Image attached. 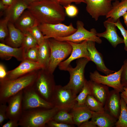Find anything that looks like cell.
I'll list each match as a JSON object with an SVG mask.
<instances>
[{
  "label": "cell",
  "mask_w": 127,
  "mask_h": 127,
  "mask_svg": "<svg viewBox=\"0 0 127 127\" xmlns=\"http://www.w3.org/2000/svg\"><path fill=\"white\" fill-rule=\"evenodd\" d=\"M8 19L5 17L0 21V41L4 43L5 39L8 34Z\"/></svg>",
  "instance_id": "obj_33"
},
{
  "label": "cell",
  "mask_w": 127,
  "mask_h": 127,
  "mask_svg": "<svg viewBox=\"0 0 127 127\" xmlns=\"http://www.w3.org/2000/svg\"><path fill=\"white\" fill-rule=\"evenodd\" d=\"M63 7L66 15L69 17H74L78 14V9L75 5L70 4Z\"/></svg>",
  "instance_id": "obj_37"
},
{
  "label": "cell",
  "mask_w": 127,
  "mask_h": 127,
  "mask_svg": "<svg viewBox=\"0 0 127 127\" xmlns=\"http://www.w3.org/2000/svg\"><path fill=\"white\" fill-rule=\"evenodd\" d=\"M97 126L91 120L86 121L82 123L79 127H97Z\"/></svg>",
  "instance_id": "obj_44"
},
{
  "label": "cell",
  "mask_w": 127,
  "mask_h": 127,
  "mask_svg": "<svg viewBox=\"0 0 127 127\" xmlns=\"http://www.w3.org/2000/svg\"><path fill=\"white\" fill-rule=\"evenodd\" d=\"M79 93L75 98V100L78 105H84L87 96L89 95H91L89 81L86 79L82 90Z\"/></svg>",
  "instance_id": "obj_31"
},
{
  "label": "cell",
  "mask_w": 127,
  "mask_h": 127,
  "mask_svg": "<svg viewBox=\"0 0 127 127\" xmlns=\"http://www.w3.org/2000/svg\"><path fill=\"white\" fill-rule=\"evenodd\" d=\"M40 24H56L65 20L64 7L57 2L41 0L31 4L27 9Z\"/></svg>",
  "instance_id": "obj_1"
},
{
  "label": "cell",
  "mask_w": 127,
  "mask_h": 127,
  "mask_svg": "<svg viewBox=\"0 0 127 127\" xmlns=\"http://www.w3.org/2000/svg\"><path fill=\"white\" fill-rule=\"evenodd\" d=\"M122 70L121 75V83L123 87H127V59L123 61L122 66Z\"/></svg>",
  "instance_id": "obj_38"
},
{
  "label": "cell",
  "mask_w": 127,
  "mask_h": 127,
  "mask_svg": "<svg viewBox=\"0 0 127 127\" xmlns=\"http://www.w3.org/2000/svg\"><path fill=\"white\" fill-rule=\"evenodd\" d=\"M91 121L97 127H112L117 120L105 110L102 112L93 111Z\"/></svg>",
  "instance_id": "obj_23"
},
{
  "label": "cell",
  "mask_w": 127,
  "mask_h": 127,
  "mask_svg": "<svg viewBox=\"0 0 127 127\" xmlns=\"http://www.w3.org/2000/svg\"><path fill=\"white\" fill-rule=\"evenodd\" d=\"M89 61L86 58H80L77 60L75 67H72L70 65L67 68L66 71H68L70 75V79L68 83L64 86L71 90L77 95L83 86L86 79L84 75L85 68Z\"/></svg>",
  "instance_id": "obj_6"
},
{
  "label": "cell",
  "mask_w": 127,
  "mask_h": 127,
  "mask_svg": "<svg viewBox=\"0 0 127 127\" xmlns=\"http://www.w3.org/2000/svg\"><path fill=\"white\" fill-rule=\"evenodd\" d=\"M103 23L106 28L105 31L101 33H98L97 36L99 37H103L106 39L114 48H116L119 44L124 43L123 39L119 36L117 34L115 22L111 18H107Z\"/></svg>",
  "instance_id": "obj_16"
},
{
  "label": "cell",
  "mask_w": 127,
  "mask_h": 127,
  "mask_svg": "<svg viewBox=\"0 0 127 127\" xmlns=\"http://www.w3.org/2000/svg\"><path fill=\"white\" fill-rule=\"evenodd\" d=\"M46 126L49 127H74L73 125L59 123L52 119L50 120L47 123Z\"/></svg>",
  "instance_id": "obj_40"
},
{
  "label": "cell",
  "mask_w": 127,
  "mask_h": 127,
  "mask_svg": "<svg viewBox=\"0 0 127 127\" xmlns=\"http://www.w3.org/2000/svg\"><path fill=\"white\" fill-rule=\"evenodd\" d=\"M67 41L71 46L72 51L68 58L61 62L58 65L60 70L66 71L71 63L76 59L85 58L90 61L87 48V41H85L79 43Z\"/></svg>",
  "instance_id": "obj_13"
},
{
  "label": "cell",
  "mask_w": 127,
  "mask_h": 127,
  "mask_svg": "<svg viewBox=\"0 0 127 127\" xmlns=\"http://www.w3.org/2000/svg\"><path fill=\"white\" fill-rule=\"evenodd\" d=\"M50 50L48 39H46L42 44L39 45L38 61L43 66L47 69L50 57Z\"/></svg>",
  "instance_id": "obj_27"
},
{
  "label": "cell",
  "mask_w": 127,
  "mask_h": 127,
  "mask_svg": "<svg viewBox=\"0 0 127 127\" xmlns=\"http://www.w3.org/2000/svg\"><path fill=\"white\" fill-rule=\"evenodd\" d=\"M120 103V113L115 126L116 127H127V105L121 97Z\"/></svg>",
  "instance_id": "obj_30"
},
{
  "label": "cell",
  "mask_w": 127,
  "mask_h": 127,
  "mask_svg": "<svg viewBox=\"0 0 127 127\" xmlns=\"http://www.w3.org/2000/svg\"><path fill=\"white\" fill-rule=\"evenodd\" d=\"M89 81L91 95L104 105L110 92L108 86L91 80Z\"/></svg>",
  "instance_id": "obj_25"
},
{
  "label": "cell",
  "mask_w": 127,
  "mask_h": 127,
  "mask_svg": "<svg viewBox=\"0 0 127 127\" xmlns=\"http://www.w3.org/2000/svg\"><path fill=\"white\" fill-rule=\"evenodd\" d=\"M122 66L118 71L106 75L100 74L97 70L90 73V80L111 87L120 92L123 90L124 87L121 83V75L122 70Z\"/></svg>",
  "instance_id": "obj_11"
},
{
  "label": "cell",
  "mask_w": 127,
  "mask_h": 127,
  "mask_svg": "<svg viewBox=\"0 0 127 127\" xmlns=\"http://www.w3.org/2000/svg\"><path fill=\"white\" fill-rule=\"evenodd\" d=\"M7 71L4 66L2 63L0 64V81L4 79L7 74Z\"/></svg>",
  "instance_id": "obj_43"
},
{
  "label": "cell",
  "mask_w": 127,
  "mask_h": 127,
  "mask_svg": "<svg viewBox=\"0 0 127 127\" xmlns=\"http://www.w3.org/2000/svg\"><path fill=\"white\" fill-rule=\"evenodd\" d=\"M24 34L21 46L24 49L25 52L30 48L39 45L36 40L29 32Z\"/></svg>",
  "instance_id": "obj_32"
},
{
  "label": "cell",
  "mask_w": 127,
  "mask_h": 127,
  "mask_svg": "<svg viewBox=\"0 0 127 127\" xmlns=\"http://www.w3.org/2000/svg\"><path fill=\"white\" fill-rule=\"evenodd\" d=\"M29 32L36 40L39 45L42 43L46 39L38 26L34 27Z\"/></svg>",
  "instance_id": "obj_35"
},
{
  "label": "cell",
  "mask_w": 127,
  "mask_h": 127,
  "mask_svg": "<svg viewBox=\"0 0 127 127\" xmlns=\"http://www.w3.org/2000/svg\"><path fill=\"white\" fill-rule=\"evenodd\" d=\"M95 43L91 41H87V48L90 61H92L95 63L98 71L106 75L115 72V71L110 70L106 66L103 56L95 47Z\"/></svg>",
  "instance_id": "obj_17"
},
{
  "label": "cell",
  "mask_w": 127,
  "mask_h": 127,
  "mask_svg": "<svg viewBox=\"0 0 127 127\" xmlns=\"http://www.w3.org/2000/svg\"><path fill=\"white\" fill-rule=\"evenodd\" d=\"M86 11L96 21L101 16H106L112 5L110 0H85Z\"/></svg>",
  "instance_id": "obj_12"
},
{
  "label": "cell",
  "mask_w": 127,
  "mask_h": 127,
  "mask_svg": "<svg viewBox=\"0 0 127 127\" xmlns=\"http://www.w3.org/2000/svg\"><path fill=\"white\" fill-rule=\"evenodd\" d=\"M77 96L64 86L56 85L52 103L59 110L71 111L77 103L75 99Z\"/></svg>",
  "instance_id": "obj_7"
},
{
  "label": "cell",
  "mask_w": 127,
  "mask_h": 127,
  "mask_svg": "<svg viewBox=\"0 0 127 127\" xmlns=\"http://www.w3.org/2000/svg\"><path fill=\"white\" fill-rule=\"evenodd\" d=\"M18 121L13 119H9L5 123L3 124L2 127H17L19 126Z\"/></svg>",
  "instance_id": "obj_42"
},
{
  "label": "cell",
  "mask_w": 127,
  "mask_h": 127,
  "mask_svg": "<svg viewBox=\"0 0 127 127\" xmlns=\"http://www.w3.org/2000/svg\"><path fill=\"white\" fill-rule=\"evenodd\" d=\"M120 99L119 92L112 90L110 91L104 105V110L117 120L120 113Z\"/></svg>",
  "instance_id": "obj_18"
},
{
  "label": "cell",
  "mask_w": 127,
  "mask_h": 127,
  "mask_svg": "<svg viewBox=\"0 0 127 127\" xmlns=\"http://www.w3.org/2000/svg\"><path fill=\"white\" fill-rule=\"evenodd\" d=\"M121 92L127 97V89L126 88L124 87L123 90Z\"/></svg>",
  "instance_id": "obj_49"
},
{
  "label": "cell",
  "mask_w": 127,
  "mask_h": 127,
  "mask_svg": "<svg viewBox=\"0 0 127 127\" xmlns=\"http://www.w3.org/2000/svg\"><path fill=\"white\" fill-rule=\"evenodd\" d=\"M74 124L79 127L83 122L88 120L92 117L93 111L84 105L79 106L77 103L71 110Z\"/></svg>",
  "instance_id": "obj_24"
},
{
  "label": "cell",
  "mask_w": 127,
  "mask_h": 127,
  "mask_svg": "<svg viewBox=\"0 0 127 127\" xmlns=\"http://www.w3.org/2000/svg\"><path fill=\"white\" fill-rule=\"evenodd\" d=\"M124 23L127 27V11L123 15Z\"/></svg>",
  "instance_id": "obj_48"
},
{
  "label": "cell",
  "mask_w": 127,
  "mask_h": 127,
  "mask_svg": "<svg viewBox=\"0 0 127 127\" xmlns=\"http://www.w3.org/2000/svg\"><path fill=\"white\" fill-rule=\"evenodd\" d=\"M114 24L119 30L123 37L124 44V49L126 51H127V30L123 26L120 21V18L116 22H115Z\"/></svg>",
  "instance_id": "obj_36"
},
{
  "label": "cell",
  "mask_w": 127,
  "mask_h": 127,
  "mask_svg": "<svg viewBox=\"0 0 127 127\" xmlns=\"http://www.w3.org/2000/svg\"><path fill=\"white\" fill-rule=\"evenodd\" d=\"M56 86L53 73L46 69H41L39 70L32 87L42 98L52 103Z\"/></svg>",
  "instance_id": "obj_4"
},
{
  "label": "cell",
  "mask_w": 127,
  "mask_h": 127,
  "mask_svg": "<svg viewBox=\"0 0 127 127\" xmlns=\"http://www.w3.org/2000/svg\"><path fill=\"white\" fill-rule=\"evenodd\" d=\"M76 30L74 33L68 36L55 39L60 41H69L79 43L85 41H91L99 44L102 43V41L100 37L96 35L97 32L96 29L93 28L90 31L84 27V24L81 21L78 20L76 22Z\"/></svg>",
  "instance_id": "obj_9"
},
{
  "label": "cell",
  "mask_w": 127,
  "mask_h": 127,
  "mask_svg": "<svg viewBox=\"0 0 127 127\" xmlns=\"http://www.w3.org/2000/svg\"><path fill=\"white\" fill-rule=\"evenodd\" d=\"M112 7L106 16L107 18H111L115 22L127 11V0H116L112 3Z\"/></svg>",
  "instance_id": "obj_26"
},
{
  "label": "cell",
  "mask_w": 127,
  "mask_h": 127,
  "mask_svg": "<svg viewBox=\"0 0 127 127\" xmlns=\"http://www.w3.org/2000/svg\"><path fill=\"white\" fill-rule=\"evenodd\" d=\"M23 91L10 97L8 100L6 115L8 119L19 121L22 114Z\"/></svg>",
  "instance_id": "obj_15"
},
{
  "label": "cell",
  "mask_w": 127,
  "mask_h": 127,
  "mask_svg": "<svg viewBox=\"0 0 127 127\" xmlns=\"http://www.w3.org/2000/svg\"><path fill=\"white\" fill-rule=\"evenodd\" d=\"M25 2L28 5L34 3L39 1L41 0H24Z\"/></svg>",
  "instance_id": "obj_46"
},
{
  "label": "cell",
  "mask_w": 127,
  "mask_h": 127,
  "mask_svg": "<svg viewBox=\"0 0 127 127\" xmlns=\"http://www.w3.org/2000/svg\"><path fill=\"white\" fill-rule=\"evenodd\" d=\"M3 3L5 4L10 5L12 2L13 0H1Z\"/></svg>",
  "instance_id": "obj_47"
},
{
  "label": "cell",
  "mask_w": 127,
  "mask_h": 127,
  "mask_svg": "<svg viewBox=\"0 0 127 127\" xmlns=\"http://www.w3.org/2000/svg\"><path fill=\"white\" fill-rule=\"evenodd\" d=\"M7 105L6 104L0 103V125L2 126L4 121L7 119L6 111Z\"/></svg>",
  "instance_id": "obj_39"
},
{
  "label": "cell",
  "mask_w": 127,
  "mask_h": 127,
  "mask_svg": "<svg viewBox=\"0 0 127 127\" xmlns=\"http://www.w3.org/2000/svg\"><path fill=\"white\" fill-rule=\"evenodd\" d=\"M23 111L36 109H48L54 107L51 103L45 100L34 90L32 86L23 91Z\"/></svg>",
  "instance_id": "obj_8"
},
{
  "label": "cell",
  "mask_w": 127,
  "mask_h": 127,
  "mask_svg": "<svg viewBox=\"0 0 127 127\" xmlns=\"http://www.w3.org/2000/svg\"><path fill=\"white\" fill-rule=\"evenodd\" d=\"M38 47L39 45L31 48L27 50L25 52L24 60L38 62Z\"/></svg>",
  "instance_id": "obj_34"
},
{
  "label": "cell",
  "mask_w": 127,
  "mask_h": 127,
  "mask_svg": "<svg viewBox=\"0 0 127 127\" xmlns=\"http://www.w3.org/2000/svg\"><path fill=\"white\" fill-rule=\"evenodd\" d=\"M111 1H115V0H110Z\"/></svg>",
  "instance_id": "obj_52"
},
{
  "label": "cell",
  "mask_w": 127,
  "mask_h": 127,
  "mask_svg": "<svg viewBox=\"0 0 127 127\" xmlns=\"http://www.w3.org/2000/svg\"><path fill=\"white\" fill-rule=\"evenodd\" d=\"M41 69H44L43 67L38 62H34L24 60L22 61L20 64L16 68L8 71L6 77L1 81L15 79L34 71Z\"/></svg>",
  "instance_id": "obj_14"
},
{
  "label": "cell",
  "mask_w": 127,
  "mask_h": 127,
  "mask_svg": "<svg viewBox=\"0 0 127 127\" xmlns=\"http://www.w3.org/2000/svg\"><path fill=\"white\" fill-rule=\"evenodd\" d=\"M59 110L54 107L48 109H36L23 111L19 119L22 127H44Z\"/></svg>",
  "instance_id": "obj_3"
},
{
  "label": "cell",
  "mask_w": 127,
  "mask_h": 127,
  "mask_svg": "<svg viewBox=\"0 0 127 127\" xmlns=\"http://www.w3.org/2000/svg\"><path fill=\"white\" fill-rule=\"evenodd\" d=\"M48 0L58 2V0Z\"/></svg>",
  "instance_id": "obj_51"
},
{
  "label": "cell",
  "mask_w": 127,
  "mask_h": 127,
  "mask_svg": "<svg viewBox=\"0 0 127 127\" xmlns=\"http://www.w3.org/2000/svg\"><path fill=\"white\" fill-rule=\"evenodd\" d=\"M25 53V50L21 46L14 48L0 43V57L2 59L9 60L13 57L18 60L22 61L24 60Z\"/></svg>",
  "instance_id": "obj_21"
},
{
  "label": "cell",
  "mask_w": 127,
  "mask_h": 127,
  "mask_svg": "<svg viewBox=\"0 0 127 127\" xmlns=\"http://www.w3.org/2000/svg\"><path fill=\"white\" fill-rule=\"evenodd\" d=\"M28 6L24 0H13L5 11V17L14 24Z\"/></svg>",
  "instance_id": "obj_20"
},
{
  "label": "cell",
  "mask_w": 127,
  "mask_h": 127,
  "mask_svg": "<svg viewBox=\"0 0 127 127\" xmlns=\"http://www.w3.org/2000/svg\"><path fill=\"white\" fill-rule=\"evenodd\" d=\"M38 26L45 39H55L66 37L74 33L77 30L74 28L72 23L68 25L61 23L41 24Z\"/></svg>",
  "instance_id": "obj_10"
},
{
  "label": "cell",
  "mask_w": 127,
  "mask_h": 127,
  "mask_svg": "<svg viewBox=\"0 0 127 127\" xmlns=\"http://www.w3.org/2000/svg\"><path fill=\"white\" fill-rule=\"evenodd\" d=\"M48 40L50 55L46 69L53 73L60 64L70 55L72 47L67 41H59L53 38Z\"/></svg>",
  "instance_id": "obj_5"
},
{
  "label": "cell",
  "mask_w": 127,
  "mask_h": 127,
  "mask_svg": "<svg viewBox=\"0 0 127 127\" xmlns=\"http://www.w3.org/2000/svg\"><path fill=\"white\" fill-rule=\"evenodd\" d=\"M70 111L64 110H59L52 119L59 123L69 124H74L73 115Z\"/></svg>",
  "instance_id": "obj_28"
},
{
  "label": "cell",
  "mask_w": 127,
  "mask_h": 127,
  "mask_svg": "<svg viewBox=\"0 0 127 127\" xmlns=\"http://www.w3.org/2000/svg\"><path fill=\"white\" fill-rule=\"evenodd\" d=\"M84 105L93 112H102L105 111L104 105L91 95L87 96L85 101Z\"/></svg>",
  "instance_id": "obj_29"
},
{
  "label": "cell",
  "mask_w": 127,
  "mask_h": 127,
  "mask_svg": "<svg viewBox=\"0 0 127 127\" xmlns=\"http://www.w3.org/2000/svg\"><path fill=\"white\" fill-rule=\"evenodd\" d=\"M120 95L121 97L123 98L127 105V97L121 93Z\"/></svg>",
  "instance_id": "obj_50"
},
{
  "label": "cell",
  "mask_w": 127,
  "mask_h": 127,
  "mask_svg": "<svg viewBox=\"0 0 127 127\" xmlns=\"http://www.w3.org/2000/svg\"><path fill=\"white\" fill-rule=\"evenodd\" d=\"M58 2L61 5H64V6L71 4L72 2L77 4L86 3L85 0H58Z\"/></svg>",
  "instance_id": "obj_41"
},
{
  "label": "cell",
  "mask_w": 127,
  "mask_h": 127,
  "mask_svg": "<svg viewBox=\"0 0 127 127\" xmlns=\"http://www.w3.org/2000/svg\"><path fill=\"white\" fill-rule=\"evenodd\" d=\"M126 88H127V87H126Z\"/></svg>",
  "instance_id": "obj_53"
},
{
  "label": "cell",
  "mask_w": 127,
  "mask_h": 127,
  "mask_svg": "<svg viewBox=\"0 0 127 127\" xmlns=\"http://www.w3.org/2000/svg\"><path fill=\"white\" fill-rule=\"evenodd\" d=\"M39 70L14 79L0 81V103L6 104L10 97L32 86L37 77Z\"/></svg>",
  "instance_id": "obj_2"
},
{
  "label": "cell",
  "mask_w": 127,
  "mask_h": 127,
  "mask_svg": "<svg viewBox=\"0 0 127 127\" xmlns=\"http://www.w3.org/2000/svg\"><path fill=\"white\" fill-rule=\"evenodd\" d=\"M9 6L6 5L4 4L1 0H0V16L2 15L3 12L5 11L8 7Z\"/></svg>",
  "instance_id": "obj_45"
},
{
  "label": "cell",
  "mask_w": 127,
  "mask_h": 127,
  "mask_svg": "<svg viewBox=\"0 0 127 127\" xmlns=\"http://www.w3.org/2000/svg\"><path fill=\"white\" fill-rule=\"evenodd\" d=\"M8 26V34L5 40L4 44L13 47H21L24 34L16 27L14 24L10 21Z\"/></svg>",
  "instance_id": "obj_22"
},
{
  "label": "cell",
  "mask_w": 127,
  "mask_h": 127,
  "mask_svg": "<svg viewBox=\"0 0 127 127\" xmlns=\"http://www.w3.org/2000/svg\"><path fill=\"white\" fill-rule=\"evenodd\" d=\"M15 26L25 34L40 24L28 10H25L14 24Z\"/></svg>",
  "instance_id": "obj_19"
}]
</instances>
